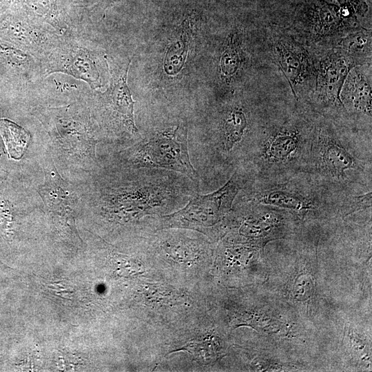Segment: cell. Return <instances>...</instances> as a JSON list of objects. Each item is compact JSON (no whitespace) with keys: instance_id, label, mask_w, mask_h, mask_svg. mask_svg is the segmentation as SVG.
Segmentation results:
<instances>
[{"instance_id":"1","label":"cell","mask_w":372,"mask_h":372,"mask_svg":"<svg viewBox=\"0 0 372 372\" xmlns=\"http://www.w3.org/2000/svg\"><path fill=\"white\" fill-rule=\"evenodd\" d=\"M197 190V182L176 172L100 163L81 182L79 212L112 225H136L182 208Z\"/></svg>"},{"instance_id":"11","label":"cell","mask_w":372,"mask_h":372,"mask_svg":"<svg viewBox=\"0 0 372 372\" xmlns=\"http://www.w3.org/2000/svg\"><path fill=\"white\" fill-rule=\"evenodd\" d=\"M323 158L326 168L335 175H342L346 169L355 166L353 157L343 147L331 141L326 145Z\"/></svg>"},{"instance_id":"9","label":"cell","mask_w":372,"mask_h":372,"mask_svg":"<svg viewBox=\"0 0 372 372\" xmlns=\"http://www.w3.org/2000/svg\"><path fill=\"white\" fill-rule=\"evenodd\" d=\"M63 57L64 59L61 57V59L64 63L61 66L62 72L87 81L93 88L96 86L99 73L94 62L85 50H71L69 54H65Z\"/></svg>"},{"instance_id":"4","label":"cell","mask_w":372,"mask_h":372,"mask_svg":"<svg viewBox=\"0 0 372 372\" xmlns=\"http://www.w3.org/2000/svg\"><path fill=\"white\" fill-rule=\"evenodd\" d=\"M240 189L234 174L222 187L208 194H196L182 208L161 219V228H186L205 233L231 209Z\"/></svg>"},{"instance_id":"8","label":"cell","mask_w":372,"mask_h":372,"mask_svg":"<svg viewBox=\"0 0 372 372\" xmlns=\"http://www.w3.org/2000/svg\"><path fill=\"white\" fill-rule=\"evenodd\" d=\"M347 76L343 94L357 110L370 113L371 111V82L358 69L351 70Z\"/></svg>"},{"instance_id":"10","label":"cell","mask_w":372,"mask_h":372,"mask_svg":"<svg viewBox=\"0 0 372 372\" xmlns=\"http://www.w3.org/2000/svg\"><path fill=\"white\" fill-rule=\"evenodd\" d=\"M161 247L170 257L181 260H192L200 253V245L197 240L171 236L163 240Z\"/></svg>"},{"instance_id":"17","label":"cell","mask_w":372,"mask_h":372,"mask_svg":"<svg viewBox=\"0 0 372 372\" xmlns=\"http://www.w3.org/2000/svg\"><path fill=\"white\" fill-rule=\"evenodd\" d=\"M371 34L365 32H358L349 34L342 39V48L347 52L361 54L371 51Z\"/></svg>"},{"instance_id":"5","label":"cell","mask_w":372,"mask_h":372,"mask_svg":"<svg viewBox=\"0 0 372 372\" xmlns=\"http://www.w3.org/2000/svg\"><path fill=\"white\" fill-rule=\"evenodd\" d=\"M351 67L349 59L339 52L332 53L322 61L317 89L324 99L341 103L340 94Z\"/></svg>"},{"instance_id":"14","label":"cell","mask_w":372,"mask_h":372,"mask_svg":"<svg viewBox=\"0 0 372 372\" xmlns=\"http://www.w3.org/2000/svg\"><path fill=\"white\" fill-rule=\"evenodd\" d=\"M0 134L3 139L8 153L12 158H17V146H21L22 139L27 133L21 127L7 119L0 120Z\"/></svg>"},{"instance_id":"12","label":"cell","mask_w":372,"mask_h":372,"mask_svg":"<svg viewBox=\"0 0 372 372\" xmlns=\"http://www.w3.org/2000/svg\"><path fill=\"white\" fill-rule=\"evenodd\" d=\"M247 127L245 114L240 110H234L226 118L224 124L225 147L230 151L234 145L240 141Z\"/></svg>"},{"instance_id":"6","label":"cell","mask_w":372,"mask_h":372,"mask_svg":"<svg viewBox=\"0 0 372 372\" xmlns=\"http://www.w3.org/2000/svg\"><path fill=\"white\" fill-rule=\"evenodd\" d=\"M127 65L118 81L115 84L111 94V107L114 118L131 136H136L138 130L134 121V104L130 91L127 85Z\"/></svg>"},{"instance_id":"21","label":"cell","mask_w":372,"mask_h":372,"mask_svg":"<svg viewBox=\"0 0 372 372\" xmlns=\"http://www.w3.org/2000/svg\"><path fill=\"white\" fill-rule=\"evenodd\" d=\"M340 3L345 5L351 10L358 14H363L367 10V6L364 0H337Z\"/></svg>"},{"instance_id":"20","label":"cell","mask_w":372,"mask_h":372,"mask_svg":"<svg viewBox=\"0 0 372 372\" xmlns=\"http://www.w3.org/2000/svg\"><path fill=\"white\" fill-rule=\"evenodd\" d=\"M15 2L23 4L37 14L51 20L58 12L55 0H16Z\"/></svg>"},{"instance_id":"2","label":"cell","mask_w":372,"mask_h":372,"mask_svg":"<svg viewBox=\"0 0 372 372\" xmlns=\"http://www.w3.org/2000/svg\"><path fill=\"white\" fill-rule=\"evenodd\" d=\"M49 138L47 150L60 174L82 182L100 166L96 144L102 140L87 103L79 101L37 112Z\"/></svg>"},{"instance_id":"19","label":"cell","mask_w":372,"mask_h":372,"mask_svg":"<svg viewBox=\"0 0 372 372\" xmlns=\"http://www.w3.org/2000/svg\"><path fill=\"white\" fill-rule=\"evenodd\" d=\"M340 19L335 9L324 6L321 9L316 21L315 31L322 34L330 33L335 30Z\"/></svg>"},{"instance_id":"23","label":"cell","mask_w":372,"mask_h":372,"mask_svg":"<svg viewBox=\"0 0 372 372\" xmlns=\"http://www.w3.org/2000/svg\"><path fill=\"white\" fill-rule=\"evenodd\" d=\"M16 0H0V19L11 9Z\"/></svg>"},{"instance_id":"13","label":"cell","mask_w":372,"mask_h":372,"mask_svg":"<svg viewBox=\"0 0 372 372\" xmlns=\"http://www.w3.org/2000/svg\"><path fill=\"white\" fill-rule=\"evenodd\" d=\"M185 351L201 364H207L217 358V347L214 341L209 338L192 340L181 348L172 352Z\"/></svg>"},{"instance_id":"3","label":"cell","mask_w":372,"mask_h":372,"mask_svg":"<svg viewBox=\"0 0 372 372\" xmlns=\"http://www.w3.org/2000/svg\"><path fill=\"white\" fill-rule=\"evenodd\" d=\"M108 163L125 167H149L176 172L197 182L189 159L187 130L180 125L152 132L115 152Z\"/></svg>"},{"instance_id":"22","label":"cell","mask_w":372,"mask_h":372,"mask_svg":"<svg viewBox=\"0 0 372 372\" xmlns=\"http://www.w3.org/2000/svg\"><path fill=\"white\" fill-rule=\"evenodd\" d=\"M371 204V194L354 198L350 203V212L359 209L361 207H370Z\"/></svg>"},{"instance_id":"15","label":"cell","mask_w":372,"mask_h":372,"mask_svg":"<svg viewBox=\"0 0 372 372\" xmlns=\"http://www.w3.org/2000/svg\"><path fill=\"white\" fill-rule=\"evenodd\" d=\"M260 201L265 204L296 210L307 209L309 207L304 199L289 192L281 191L267 193L261 197Z\"/></svg>"},{"instance_id":"16","label":"cell","mask_w":372,"mask_h":372,"mask_svg":"<svg viewBox=\"0 0 372 372\" xmlns=\"http://www.w3.org/2000/svg\"><path fill=\"white\" fill-rule=\"evenodd\" d=\"M296 138L291 134H281L271 141L268 149L270 157L277 160L286 159L296 148Z\"/></svg>"},{"instance_id":"7","label":"cell","mask_w":372,"mask_h":372,"mask_svg":"<svg viewBox=\"0 0 372 372\" xmlns=\"http://www.w3.org/2000/svg\"><path fill=\"white\" fill-rule=\"evenodd\" d=\"M274 54L291 87L300 83L308 66L304 54L298 47L285 41L275 45Z\"/></svg>"},{"instance_id":"18","label":"cell","mask_w":372,"mask_h":372,"mask_svg":"<svg viewBox=\"0 0 372 372\" xmlns=\"http://www.w3.org/2000/svg\"><path fill=\"white\" fill-rule=\"evenodd\" d=\"M240 59L236 46L231 39L228 42L220 59V70L225 76H231L237 72Z\"/></svg>"}]
</instances>
